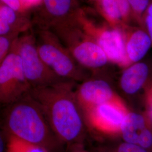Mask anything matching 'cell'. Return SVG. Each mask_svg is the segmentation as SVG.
<instances>
[{"label": "cell", "mask_w": 152, "mask_h": 152, "mask_svg": "<svg viewBox=\"0 0 152 152\" xmlns=\"http://www.w3.org/2000/svg\"><path fill=\"white\" fill-rule=\"evenodd\" d=\"M29 94L42 110L60 143L75 145L81 141L85 127L73 81L63 80L33 88Z\"/></svg>", "instance_id": "6da1fadb"}, {"label": "cell", "mask_w": 152, "mask_h": 152, "mask_svg": "<svg viewBox=\"0 0 152 152\" xmlns=\"http://www.w3.org/2000/svg\"><path fill=\"white\" fill-rule=\"evenodd\" d=\"M7 106L3 122L6 135L49 151L60 144L42 110L29 94Z\"/></svg>", "instance_id": "7a4b0ae2"}, {"label": "cell", "mask_w": 152, "mask_h": 152, "mask_svg": "<svg viewBox=\"0 0 152 152\" xmlns=\"http://www.w3.org/2000/svg\"><path fill=\"white\" fill-rule=\"evenodd\" d=\"M78 23L103 50L110 63L125 68L130 65L121 30L109 25L95 8L82 7Z\"/></svg>", "instance_id": "3957f363"}, {"label": "cell", "mask_w": 152, "mask_h": 152, "mask_svg": "<svg viewBox=\"0 0 152 152\" xmlns=\"http://www.w3.org/2000/svg\"><path fill=\"white\" fill-rule=\"evenodd\" d=\"M36 41L40 58L56 76L73 82L83 79L81 66L54 33L39 29Z\"/></svg>", "instance_id": "277c9868"}, {"label": "cell", "mask_w": 152, "mask_h": 152, "mask_svg": "<svg viewBox=\"0 0 152 152\" xmlns=\"http://www.w3.org/2000/svg\"><path fill=\"white\" fill-rule=\"evenodd\" d=\"M81 66L96 69L110 63L103 50L79 24L52 31Z\"/></svg>", "instance_id": "5b68a950"}, {"label": "cell", "mask_w": 152, "mask_h": 152, "mask_svg": "<svg viewBox=\"0 0 152 152\" xmlns=\"http://www.w3.org/2000/svg\"><path fill=\"white\" fill-rule=\"evenodd\" d=\"M12 49L20 58L25 76L32 88L64 80L56 76L44 63L38 54L36 37L33 34L18 37Z\"/></svg>", "instance_id": "8992f818"}, {"label": "cell", "mask_w": 152, "mask_h": 152, "mask_svg": "<svg viewBox=\"0 0 152 152\" xmlns=\"http://www.w3.org/2000/svg\"><path fill=\"white\" fill-rule=\"evenodd\" d=\"M31 90L20 58L11 48L0 65V103L7 105L14 103L29 94Z\"/></svg>", "instance_id": "52a82bcc"}, {"label": "cell", "mask_w": 152, "mask_h": 152, "mask_svg": "<svg viewBox=\"0 0 152 152\" xmlns=\"http://www.w3.org/2000/svg\"><path fill=\"white\" fill-rule=\"evenodd\" d=\"M79 0H42L34 21L39 29L54 31L78 24Z\"/></svg>", "instance_id": "ba28073f"}, {"label": "cell", "mask_w": 152, "mask_h": 152, "mask_svg": "<svg viewBox=\"0 0 152 152\" xmlns=\"http://www.w3.org/2000/svg\"><path fill=\"white\" fill-rule=\"evenodd\" d=\"M130 110L119 96L99 104L85 112L92 128L106 135L120 134L121 127Z\"/></svg>", "instance_id": "9c48e42d"}, {"label": "cell", "mask_w": 152, "mask_h": 152, "mask_svg": "<svg viewBox=\"0 0 152 152\" xmlns=\"http://www.w3.org/2000/svg\"><path fill=\"white\" fill-rule=\"evenodd\" d=\"M120 135L124 141L152 152V121L145 113L130 111L121 127Z\"/></svg>", "instance_id": "30bf717a"}, {"label": "cell", "mask_w": 152, "mask_h": 152, "mask_svg": "<svg viewBox=\"0 0 152 152\" xmlns=\"http://www.w3.org/2000/svg\"><path fill=\"white\" fill-rule=\"evenodd\" d=\"M77 102L86 112L99 104L118 96L108 83L99 80H90L82 83L75 91Z\"/></svg>", "instance_id": "8fae6325"}, {"label": "cell", "mask_w": 152, "mask_h": 152, "mask_svg": "<svg viewBox=\"0 0 152 152\" xmlns=\"http://www.w3.org/2000/svg\"><path fill=\"white\" fill-rule=\"evenodd\" d=\"M125 42V51L130 64L139 62L152 46L147 31L139 26L129 24L121 29Z\"/></svg>", "instance_id": "7c38bea8"}, {"label": "cell", "mask_w": 152, "mask_h": 152, "mask_svg": "<svg viewBox=\"0 0 152 152\" xmlns=\"http://www.w3.org/2000/svg\"><path fill=\"white\" fill-rule=\"evenodd\" d=\"M94 8L109 25L120 30L132 22L126 0H100Z\"/></svg>", "instance_id": "4fadbf2b"}, {"label": "cell", "mask_w": 152, "mask_h": 152, "mask_svg": "<svg viewBox=\"0 0 152 152\" xmlns=\"http://www.w3.org/2000/svg\"><path fill=\"white\" fill-rule=\"evenodd\" d=\"M151 71L150 64L142 61L126 67L120 78L121 89L129 95L138 92L147 85Z\"/></svg>", "instance_id": "5bb4252c"}, {"label": "cell", "mask_w": 152, "mask_h": 152, "mask_svg": "<svg viewBox=\"0 0 152 152\" xmlns=\"http://www.w3.org/2000/svg\"><path fill=\"white\" fill-rule=\"evenodd\" d=\"M22 12L14 10L4 4H0V18L10 25L16 33L27 29L29 26L27 19L20 15Z\"/></svg>", "instance_id": "9a60e30c"}, {"label": "cell", "mask_w": 152, "mask_h": 152, "mask_svg": "<svg viewBox=\"0 0 152 152\" xmlns=\"http://www.w3.org/2000/svg\"><path fill=\"white\" fill-rule=\"evenodd\" d=\"M6 136V152H49L44 147L23 141L12 135Z\"/></svg>", "instance_id": "2e32d148"}, {"label": "cell", "mask_w": 152, "mask_h": 152, "mask_svg": "<svg viewBox=\"0 0 152 152\" xmlns=\"http://www.w3.org/2000/svg\"><path fill=\"white\" fill-rule=\"evenodd\" d=\"M130 7L132 22L142 27V16L147 9L149 0H126Z\"/></svg>", "instance_id": "e0dca14e"}, {"label": "cell", "mask_w": 152, "mask_h": 152, "mask_svg": "<svg viewBox=\"0 0 152 152\" xmlns=\"http://www.w3.org/2000/svg\"><path fill=\"white\" fill-rule=\"evenodd\" d=\"M18 36H0V65L11 51L14 42Z\"/></svg>", "instance_id": "ac0fdd59"}, {"label": "cell", "mask_w": 152, "mask_h": 152, "mask_svg": "<svg viewBox=\"0 0 152 152\" xmlns=\"http://www.w3.org/2000/svg\"><path fill=\"white\" fill-rule=\"evenodd\" d=\"M142 27L147 31L152 44V0H149L147 9L142 16Z\"/></svg>", "instance_id": "d6986e66"}, {"label": "cell", "mask_w": 152, "mask_h": 152, "mask_svg": "<svg viewBox=\"0 0 152 152\" xmlns=\"http://www.w3.org/2000/svg\"><path fill=\"white\" fill-rule=\"evenodd\" d=\"M110 152H150L148 150L137 145L123 141Z\"/></svg>", "instance_id": "ffe728a7"}, {"label": "cell", "mask_w": 152, "mask_h": 152, "mask_svg": "<svg viewBox=\"0 0 152 152\" xmlns=\"http://www.w3.org/2000/svg\"><path fill=\"white\" fill-rule=\"evenodd\" d=\"M144 103L145 114L152 121V83H148L144 87Z\"/></svg>", "instance_id": "44dd1931"}, {"label": "cell", "mask_w": 152, "mask_h": 152, "mask_svg": "<svg viewBox=\"0 0 152 152\" xmlns=\"http://www.w3.org/2000/svg\"><path fill=\"white\" fill-rule=\"evenodd\" d=\"M11 35L18 36V34L14 31L10 25L0 18V36Z\"/></svg>", "instance_id": "7402d4cb"}, {"label": "cell", "mask_w": 152, "mask_h": 152, "mask_svg": "<svg viewBox=\"0 0 152 152\" xmlns=\"http://www.w3.org/2000/svg\"><path fill=\"white\" fill-rule=\"evenodd\" d=\"M42 0H20L23 11H25L28 9L33 7H37L41 5Z\"/></svg>", "instance_id": "603a6c76"}, {"label": "cell", "mask_w": 152, "mask_h": 152, "mask_svg": "<svg viewBox=\"0 0 152 152\" xmlns=\"http://www.w3.org/2000/svg\"><path fill=\"white\" fill-rule=\"evenodd\" d=\"M4 4L10 7L14 10L23 13L24 11L22 9L20 0H1Z\"/></svg>", "instance_id": "cb8c5ba5"}, {"label": "cell", "mask_w": 152, "mask_h": 152, "mask_svg": "<svg viewBox=\"0 0 152 152\" xmlns=\"http://www.w3.org/2000/svg\"><path fill=\"white\" fill-rule=\"evenodd\" d=\"M0 152H6V141L0 132Z\"/></svg>", "instance_id": "d4e9b609"}, {"label": "cell", "mask_w": 152, "mask_h": 152, "mask_svg": "<svg viewBox=\"0 0 152 152\" xmlns=\"http://www.w3.org/2000/svg\"><path fill=\"white\" fill-rule=\"evenodd\" d=\"M86 1H87V2L90 3H91L93 5L95 6L100 0H86Z\"/></svg>", "instance_id": "484cf974"}, {"label": "cell", "mask_w": 152, "mask_h": 152, "mask_svg": "<svg viewBox=\"0 0 152 152\" xmlns=\"http://www.w3.org/2000/svg\"><path fill=\"white\" fill-rule=\"evenodd\" d=\"M72 152H86L83 150H82L81 149H78V148H76L75 150H73Z\"/></svg>", "instance_id": "4316f807"}]
</instances>
